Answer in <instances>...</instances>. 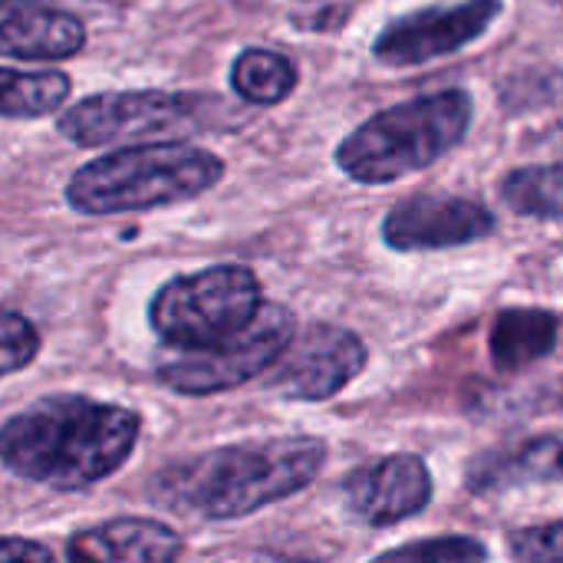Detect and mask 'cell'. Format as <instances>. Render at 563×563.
<instances>
[{"label":"cell","instance_id":"6da1fadb","mask_svg":"<svg viewBox=\"0 0 563 563\" xmlns=\"http://www.w3.org/2000/svg\"><path fill=\"white\" fill-rule=\"evenodd\" d=\"M139 432L135 409L89 396H46L0 426V465L33 485L82 492L129 462Z\"/></svg>","mask_w":563,"mask_h":563},{"label":"cell","instance_id":"7a4b0ae2","mask_svg":"<svg viewBox=\"0 0 563 563\" xmlns=\"http://www.w3.org/2000/svg\"><path fill=\"white\" fill-rule=\"evenodd\" d=\"M327 462V442L313 435L254 439L172 465L155 485L162 498L208 521L247 518L303 492Z\"/></svg>","mask_w":563,"mask_h":563},{"label":"cell","instance_id":"3957f363","mask_svg":"<svg viewBox=\"0 0 563 563\" xmlns=\"http://www.w3.org/2000/svg\"><path fill=\"white\" fill-rule=\"evenodd\" d=\"M224 178V162L188 142H145L106 152L66 181V205L86 218L191 201Z\"/></svg>","mask_w":563,"mask_h":563},{"label":"cell","instance_id":"277c9868","mask_svg":"<svg viewBox=\"0 0 563 563\" xmlns=\"http://www.w3.org/2000/svg\"><path fill=\"white\" fill-rule=\"evenodd\" d=\"M475 99L468 89H442L356 125L336 148V165L360 185H389L429 168L472 129Z\"/></svg>","mask_w":563,"mask_h":563},{"label":"cell","instance_id":"5b68a950","mask_svg":"<svg viewBox=\"0 0 563 563\" xmlns=\"http://www.w3.org/2000/svg\"><path fill=\"white\" fill-rule=\"evenodd\" d=\"M261 303L264 290L251 267L218 264L162 284L148 303V323L165 346L198 350L238 333Z\"/></svg>","mask_w":563,"mask_h":563},{"label":"cell","instance_id":"8992f818","mask_svg":"<svg viewBox=\"0 0 563 563\" xmlns=\"http://www.w3.org/2000/svg\"><path fill=\"white\" fill-rule=\"evenodd\" d=\"M294 336V313L280 303H261L254 320L244 323L238 333L211 346L178 350L181 356L158 366V383L178 396H218L238 389L267 373Z\"/></svg>","mask_w":563,"mask_h":563},{"label":"cell","instance_id":"52a82bcc","mask_svg":"<svg viewBox=\"0 0 563 563\" xmlns=\"http://www.w3.org/2000/svg\"><path fill=\"white\" fill-rule=\"evenodd\" d=\"M191 122V102L165 89H129V92H96L69 106L56 129L73 145H112L172 135Z\"/></svg>","mask_w":563,"mask_h":563},{"label":"cell","instance_id":"ba28073f","mask_svg":"<svg viewBox=\"0 0 563 563\" xmlns=\"http://www.w3.org/2000/svg\"><path fill=\"white\" fill-rule=\"evenodd\" d=\"M366 343L353 330L317 323L303 336H294L271 366V386L297 402H327L366 369Z\"/></svg>","mask_w":563,"mask_h":563},{"label":"cell","instance_id":"9c48e42d","mask_svg":"<svg viewBox=\"0 0 563 563\" xmlns=\"http://www.w3.org/2000/svg\"><path fill=\"white\" fill-rule=\"evenodd\" d=\"M498 13L501 0H462L452 7H426L406 13L383 26L373 43V56L389 66H422L429 59L452 56L485 36Z\"/></svg>","mask_w":563,"mask_h":563},{"label":"cell","instance_id":"30bf717a","mask_svg":"<svg viewBox=\"0 0 563 563\" xmlns=\"http://www.w3.org/2000/svg\"><path fill=\"white\" fill-rule=\"evenodd\" d=\"M495 231V214L462 195H416L383 218V241L393 251H445L482 241Z\"/></svg>","mask_w":563,"mask_h":563},{"label":"cell","instance_id":"8fae6325","mask_svg":"<svg viewBox=\"0 0 563 563\" xmlns=\"http://www.w3.org/2000/svg\"><path fill=\"white\" fill-rule=\"evenodd\" d=\"M346 508L369 528H393L422 515L432 501V475L419 455H386L343 482Z\"/></svg>","mask_w":563,"mask_h":563},{"label":"cell","instance_id":"7c38bea8","mask_svg":"<svg viewBox=\"0 0 563 563\" xmlns=\"http://www.w3.org/2000/svg\"><path fill=\"white\" fill-rule=\"evenodd\" d=\"M86 46V23L43 0H0V56L69 59Z\"/></svg>","mask_w":563,"mask_h":563},{"label":"cell","instance_id":"4fadbf2b","mask_svg":"<svg viewBox=\"0 0 563 563\" xmlns=\"http://www.w3.org/2000/svg\"><path fill=\"white\" fill-rule=\"evenodd\" d=\"M185 541L175 528L152 518H115L69 538L66 558L86 563H168Z\"/></svg>","mask_w":563,"mask_h":563},{"label":"cell","instance_id":"5bb4252c","mask_svg":"<svg viewBox=\"0 0 563 563\" xmlns=\"http://www.w3.org/2000/svg\"><path fill=\"white\" fill-rule=\"evenodd\" d=\"M525 482H563V439H531L518 449L485 455L468 472V488L475 495L515 488Z\"/></svg>","mask_w":563,"mask_h":563},{"label":"cell","instance_id":"9a60e30c","mask_svg":"<svg viewBox=\"0 0 563 563\" xmlns=\"http://www.w3.org/2000/svg\"><path fill=\"white\" fill-rule=\"evenodd\" d=\"M492 360L498 369L515 373L544 360L558 346V317L538 307H515L495 317L492 327Z\"/></svg>","mask_w":563,"mask_h":563},{"label":"cell","instance_id":"2e32d148","mask_svg":"<svg viewBox=\"0 0 563 563\" xmlns=\"http://www.w3.org/2000/svg\"><path fill=\"white\" fill-rule=\"evenodd\" d=\"M297 82H300L297 63L274 49L251 46L238 53L231 66V89L251 106H277L297 89Z\"/></svg>","mask_w":563,"mask_h":563},{"label":"cell","instance_id":"e0dca14e","mask_svg":"<svg viewBox=\"0 0 563 563\" xmlns=\"http://www.w3.org/2000/svg\"><path fill=\"white\" fill-rule=\"evenodd\" d=\"M69 76L59 69H7L0 66V119H40L69 99Z\"/></svg>","mask_w":563,"mask_h":563},{"label":"cell","instance_id":"ac0fdd59","mask_svg":"<svg viewBox=\"0 0 563 563\" xmlns=\"http://www.w3.org/2000/svg\"><path fill=\"white\" fill-rule=\"evenodd\" d=\"M501 198L511 211L525 218L554 221L563 218V162L528 165L501 181Z\"/></svg>","mask_w":563,"mask_h":563},{"label":"cell","instance_id":"d6986e66","mask_svg":"<svg viewBox=\"0 0 563 563\" xmlns=\"http://www.w3.org/2000/svg\"><path fill=\"white\" fill-rule=\"evenodd\" d=\"M40 330L16 310L0 307V379L26 369L40 353Z\"/></svg>","mask_w":563,"mask_h":563},{"label":"cell","instance_id":"ffe728a7","mask_svg":"<svg viewBox=\"0 0 563 563\" xmlns=\"http://www.w3.org/2000/svg\"><path fill=\"white\" fill-rule=\"evenodd\" d=\"M386 561H419V563H475L488 558V548L475 538L465 534H449V538H426L396 551L383 554Z\"/></svg>","mask_w":563,"mask_h":563},{"label":"cell","instance_id":"44dd1931","mask_svg":"<svg viewBox=\"0 0 563 563\" xmlns=\"http://www.w3.org/2000/svg\"><path fill=\"white\" fill-rule=\"evenodd\" d=\"M511 554L525 563L563 561V521L515 531L511 534Z\"/></svg>","mask_w":563,"mask_h":563},{"label":"cell","instance_id":"7402d4cb","mask_svg":"<svg viewBox=\"0 0 563 563\" xmlns=\"http://www.w3.org/2000/svg\"><path fill=\"white\" fill-rule=\"evenodd\" d=\"M0 561H53V551L26 538H0Z\"/></svg>","mask_w":563,"mask_h":563}]
</instances>
